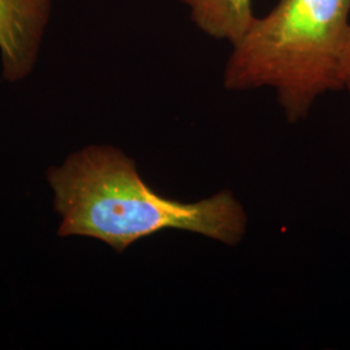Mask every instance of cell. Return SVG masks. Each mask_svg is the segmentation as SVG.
Segmentation results:
<instances>
[{"instance_id":"7a4b0ae2","label":"cell","mask_w":350,"mask_h":350,"mask_svg":"<svg viewBox=\"0 0 350 350\" xmlns=\"http://www.w3.org/2000/svg\"><path fill=\"white\" fill-rule=\"evenodd\" d=\"M349 17L350 0H279L232 44L226 88H274L289 122L305 118L321 95L341 90Z\"/></svg>"},{"instance_id":"5b68a950","label":"cell","mask_w":350,"mask_h":350,"mask_svg":"<svg viewBox=\"0 0 350 350\" xmlns=\"http://www.w3.org/2000/svg\"><path fill=\"white\" fill-rule=\"evenodd\" d=\"M340 86L350 95V27L340 64Z\"/></svg>"},{"instance_id":"3957f363","label":"cell","mask_w":350,"mask_h":350,"mask_svg":"<svg viewBox=\"0 0 350 350\" xmlns=\"http://www.w3.org/2000/svg\"><path fill=\"white\" fill-rule=\"evenodd\" d=\"M52 0H0V59L3 78L25 79L37 64Z\"/></svg>"},{"instance_id":"277c9868","label":"cell","mask_w":350,"mask_h":350,"mask_svg":"<svg viewBox=\"0 0 350 350\" xmlns=\"http://www.w3.org/2000/svg\"><path fill=\"white\" fill-rule=\"evenodd\" d=\"M205 34L234 44L254 20L252 0H180Z\"/></svg>"},{"instance_id":"6da1fadb","label":"cell","mask_w":350,"mask_h":350,"mask_svg":"<svg viewBox=\"0 0 350 350\" xmlns=\"http://www.w3.org/2000/svg\"><path fill=\"white\" fill-rule=\"evenodd\" d=\"M62 238L82 237L124 253L142 239L167 230L192 232L226 245L239 244L248 227L228 189L199 201L166 198L147 185L137 163L113 146H88L47 169Z\"/></svg>"}]
</instances>
